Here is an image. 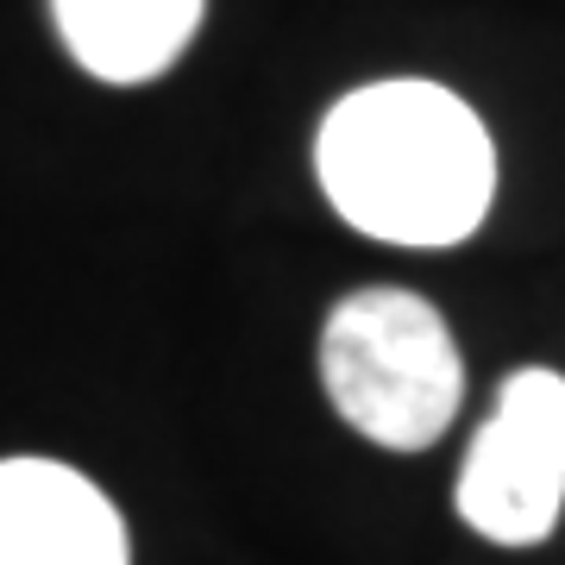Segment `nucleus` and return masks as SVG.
<instances>
[{
    "instance_id": "nucleus-1",
    "label": "nucleus",
    "mask_w": 565,
    "mask_h": 565,
    "mask_svg": "<svg viewBox=\"0 0 565 565\" xmlns=\"http://www.w3.org/2000/svg\"><path fill=\"white\" fill-rule=\"evenodd\" d=\"M315 170L333 214L384 245H459L497 195L484 120L422 76L340 95L315 132Z\"/></svg>"
},
{
    "instance_id": "nucleus-2",
    "label": "nucleus",
    "mask_w": 565,
    "mask_h": 565,
    "mask_svg": "<svg viewBox=\"0 0 565 565\" xmlns=\"http://www.w3.org/2000/svg\"><path fill=\"white\" fill-rule=\"evenodd\" d=\"M321 384L364 440L422 452L459 415L465 364L427 296L352 289L321 327Z\"/></svg>"
},
{
    "instance_id": "nucleus-3",
    "label": "nucleus",
    "mask_w": 565,
    "mask_h": 565,
    "mask_svg": "<svg viewBox=\"0 0 565 565\" xmlns=\"http://www.w3.org/2000/svg\"><path fill=\"white\" fill-rule=\"evenodd\" d=\"M565 509V377L527 364L503 377L459 465V515L497 546H534Z\"/></svg>"
},
{
    "instance_id": "nucleus-4",
    "label": "nucleus",
    "mask_w": 565,
    "mask_h": 565,
    "mask_svg": "<svg viewBox=\"0 0 565 565\" xmlns=\"http://www.w3.org/2000/svg\"><path fill=\"white\" fill-rule=\"evenodd\" d=\"M0 565H126V522L57 459H0Z\"/></svg>"
},
{
    "instance_id": "nucleus-5",
    "label": "nucleus",
    "mask_w": 565,
    "mask_h": 565,
    "mask_svg": "<svg viewBox=\"0 0 565 565\" xmlns=\"http://www.w3.org/2000/svg\"><path fill=\"white\" fill-rule=\"evenodd\" d=\"M207 0H51L70 57L95 82H151L189 51Z\"/></svg>"
}]
</instances>
